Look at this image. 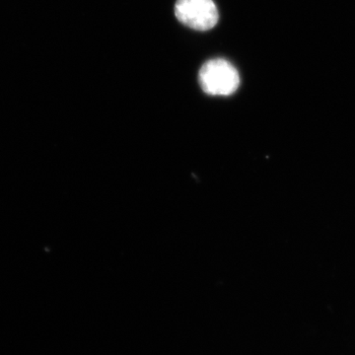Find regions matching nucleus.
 I'll return each mask as SVG.
<instances>
[{
    "mask_svg": "<svg viewBox=\"0 0 355 355\" xmlns=\"http://www.w3.org/2000/svg\"><path fill=\"white\" fill-rule=\"evenodd\" d=\"M175 14L182 24L197 31H207L218 22L214 0H177Z\"/></svg>",
    "mask_w": 355,
    "mask_h": 355,
    "instance_id": "obj_2",
    "label": "nucleus"
},
{
    "mask_svg": "<svg viewBox=\"0 0 355 355\" xmlns=\"http://www.w3.org/2000/svg\"><path fill=\"white\" fill-rule=\"evenodd\" d=\"M198 80L207 94L229 96L239 87L240 76L237 69L227 60L216 58L202 65Z\"/></svg>",
    "mask_w": 355,
    "mask_h": 355,
    "instance_id": "obj_1",
    "label": "nucleus"
}]
</instances>
